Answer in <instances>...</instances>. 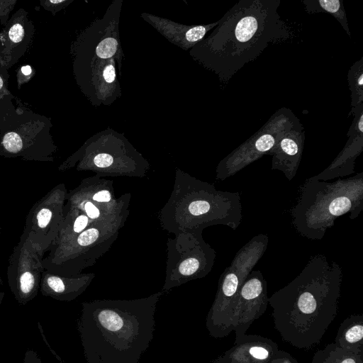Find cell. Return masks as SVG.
Masks as SVG:
<instances>
[{
	"label": "cell",
	"instance_id": "5bb4252c",
	"mask_svg": "<svg viewBox=\"0 0 363 363\" xmlns=\"http://www.w3.org/2000/svg\"><path fill=\"white\" fill-rule=\"evenodd\" d=\"M35 33L28 12L20 8L0 32V66L7 70L28 51Z\"/></svg>",
	"mask_w": 363,
	"mask_h": 363
},
{
	"label": "cell",
	"instance_id": "6da1fadb",
	"mask_svg": "<svg viewBox=\"0 0 363 363\" xmlns=\"http://www.w3.org/2000/svg\"><path fill=\"white\" fill-rule=\"evenodd\" d=\"M342 281L340 265L318 254L291 282L269 297L274 328L283 341L298 349L320 342L336 318Z\"/></svg>",
	"mask_w": 363,
	"mask_h": 363
},
{
	"label": "cell",
	"instance_id": "d6986e66",
	"mask_svg": "<svg viewBox=\"0 0 363 363\" xmlns=\"http://www.w3.org/2000/svg\"><path fill=\"white\" fill-rule=\"evenodd\" d=\"M334 343L343 350L363 354V315L346 318L338 328Z\"/></svg>",
	"mask_w": 363,
	"mask_h": 363
},
{
	"label": "cell",
	"instance_id": "2e32d148",
	"mask_svg": "<svg viewBox=\"0 0 363 363\" xmlns=\"http://www.w3.org/2000/svg\"><path fill=\"white\" fill-rule=\"evenodd\" d=\"M304 140V129L298 122L284 135L269 152L268 155L272 157L271 169L281 171L288 180L291 181L301 163Z\"/></svg>",
	"mask_w": 363,
	"mask_h": 363
},
{
	"label": "cell",
	"instance_id": "4dcf8cb0",
	"mask_svg": "<svg viewBox=\"0 0 363 363\" xmlns=\"http://www.w3.org/2000/svg\"><path fill=\"white\" fill-rule=\"evenodd\" d=\"M9 74L8 70L0 66V99L11 92L9 90Z\"/></svg>",
	"mask_w": 363,
	"mask_h": 363
},
{
	"label": "cell",
	"instance_id": "5b68a950",
	"mask_svg": "<svg viewBox=\"0 0 363 363\" xmlns=\"http://www.w3.org/2000/svg\"><path fill=\"white\" fill-rule=\"evenodd\" d=\"M363 208V172L333 182L307 179L291 210L293 225L303 237L321 240L339 217L356 218Z\"/></svg>",
	"mask_w": 363,
	"mask_h": 363
},
{
	"label": "cell",
	"instance_id": "484cf974",
	"mask_svg": "<svg viewBox=\"0 0 363 363\" xmlns=\"http://www.w3.org/2000/svg\"><path fill=\"white\" fill-rule=\"evenodd\" d=\"M35 74V70L30 65H23L19 67L16 72L17 88L21 89V86L28 83Z\"/></svg>",
	"mask_w": 363,
	"mask_h": 363
},
{
	"label": "cell",
	"instance_id": "d4e9b609",
	"mask_svg": "<svg viewBox=\"0 0 363 363\" xmlns=\"http://www.w3.org/2000/svg\"><path fill=\"white\" fill-rule=\"evenodd\" d=\"M218 24V21L207 26H197L189 29L186 33L189 42L195 43L201 40L206 32Z\"/></svg>",
	"mask_w": 363,
	"mask_h": 363
},
{
	"label": "cell",
	"instance_id": "ffe728a7",
	"mask_svg": "<svg viewBox=\"0 0 363 363\" xmlns=\"http://www.w3.org/2000/svg\"><path fill=\"white\" fill-rule=\"evenodd\" d=\"M91 223L92 221L81 211L65 205L64 218L52 246L75 237L86 230Z\"/></svg>",
	"mask_w": 363,
	"mask_h": 363
},
{
	"label": "cell",
	"instance_id": "f546056e",
	"mask_svg": "<svg viewBox=\"0 0 363 363\" xmlns=\"http://www.w3.org/2000/svg\"><path fill=\"white\" fill-rule=\"evenodd\" d=\"M268 363H300L289 352L279 350Z\"/></svg>",
	"mask_w": 363,
	"mask_h": 363
},
{
	"label": "cell",
	"instance_id": "603a6c76",
	"mask_svg": "<svg viewBox=\"0 0 363 363\" xmlns=\"http://www.w3.org/2000/svg\"><path fill=\"white\" fill-rule=\"evenodd\" d=\"M349 87L351 91L352 110L349 116L363 105V57L355 62L347 74Z\"/></svg>",
	"mask_w": 363,
	"mask_h": 363
},
{
	"label": "cell",
	"instance_id": "4fadbf2b",
	"mask_svg": "<svg viewBox=\"0 0 363 363\" xmlns=\"http://www.w3.org/2000/svg\"><path fill=\"white\" fill-rule=\"evenodd\" d=\"M269 304L267 284L260 270L252 269L242 284L235 303L233 326L235 340L246 334Z\"/></svg>",
	"mask_w": 363,
	"mask_h": 363
},
{
	"label": "cell",
	"instance_id": "3957f363",
	"mask_svg": "<svg viewBox=\"0 0 363 363\" xmlns=\"http://www.w3.org/2000/svg\"><path fill=\"white\" fill-rule=\"evenodd\" d=\"M280 3V0H240L218 21L209 46L213 67L222 81L228 82L269 43L292 37L279 13Z\"/></svg>",
	"mask_w": 363,
	"mask_h": 363
},
{
	"label": "cell",
	"instance_id": "44dd1931",
	"mask_svg": "<svg viewBox=\"0 0 363 363\" xmlns=\"http://www.w3.org/2000/svg\"><path fill=\"white\" fill-rule=\"evenodd\" d=\"M311 363H363V354L343 350L332 342L318 350Z\"/></svg>",
	"mask_w": 363,
	"mask_h": 363
},
{
	"label": "cell",
	"instance_id": "ba28073f",
	"mask_svg": "<svg viewBox=\"0 0 363 363\" xmlns=\"http://www.w3.org/2000/svg\"><path fill=\"white\" fill-rule=\"evenodd\" d=\"M268 235L252 238L236 253L221 274L214 301L210 308L206 326L209 335L222 338L233 331V314L239 290L267 249Z\"/></svg>",
	"mask_w": 363,
	"mask_h": 363
},
{
	"label": "cell",
	"instance_id": "8992f818",
	"mask_svg": "<svg viewBox=\"0 0 363 363\" xmlns=\"http://www.w3.org/2000/svg\"><path fill=\"white\" fill-rule=\"evenodd\" d=\"M11 94L0 99V157L53 162L57 147L50 118L24 106Z\"/></svg>",
	"mask_w": 363,
	"mask_h": 363
},
{
	"label": "cell",
	"instance_id": "d590c367",
	"mask_svg": "<svg viewBox=\"0 0 363 363\" xmlns=\"http://www.w3.org/2000/svg\"><path fill=\"white\" fill-rule=\"evenodd\" d=\"M4 296H5V293L4 291H0V307H1V303L3 301V299L4 298Z\"/></svg>",
	"mask_w": 363,
	"mask_h": 363
},
{
	"label": "cell",
	"instance_id": "4316f807",
	"mask_svg": "<svg viewBox=\"0 0 363 363\" xmlns=\"http://www.w3.org/2000/svg\"><path fill=\"white\" fill-rule=\"evenodd\" d=\"M16 0H0V23L6 26L10 17L9 14L14 9Z\"/></svg>",
	"mask_w": 363,
	"mask_h": 363
},
{
	"label": "cell",
	"instance_id": "9c48e42d",
	"mask_svg": "<svg viewBox=\"0 0 363 363\" xmlns=\"http://www.w3.org/2000/svg\"><path fill=\"white\" fill-rule=\"evenodd\" d=\"M216 252L203 238L202 232L175 235L167 242V260L163 294L187 281L206 277L211 271Z\"/></svg>",
	"mask_w": 363,
	"mask_h": 363
},
{
	"label": "cell",
	"instance_id": "1f68e13d",
	"mask_svg": "<svg viewBox=\"0 0 363 363\" xmlns=\"http://www.w3.org/2000/svg\"><path fill=\"white\" fill-rule=\"evenodd\" d=\"M22 363H43L36 352L28 349L24 354Z\"/></svg>",
	"mask_w": 363,
	"mask_h": 363
},
{
	"label": "cell",
	"instance_id": "8d00e7d4",
	"mask_svg": "<svg viewBox=\"0 0 363 363\" xmlns=\"http://www.w3.org/2000/svg\"><path fill=\"white\" fill-rule=\"evenodd\" d=\"M1 223H0V238H1ZM2 284H3V281H2V279L1 277V272H0V285H2Z\"/></svg>",
	"mask_w": 363,
	"mask_h": 363
},
{
	"label": "cell",
	"instance_id": "d6a6232c",
	"mask_svg": "<svg viewBox=\"0 0 363 363\" xmlns=\"http://www.w3.org/2000/svg\"><path fill=\"white\" fill-rule=\"evenodd\" d=\"M103 76L105 81L108 83H112L115 80L116 72L112 64H109L105 67Z\"/></svg>",
	"mask_w": 363,
	"mask_h": 363
},
{
	"label": "cell",
	"instance_id": "e0dca14e",
	"mask_svg": "<svg viewBox=\"0 0 363 363\" xmlns=\"http://www.w3.org/2000/svg\"><path fill=\"white\" fill-rule=\"evenodd\" d=\"M95 277L93 273L76 276L54 274L44 269L42 274L40 291L44 296L60 301H72L82 294Z\"/></svg>",
	"mask_w": 363,
	"mask_h": 363
},
{
	"label": "cell",
	"instance_id": "30bf717a",
	"mask_svg": "<svg viewBox=\"0 0 363 363\" xmlns=\"http://www.w3.org/2000/svg\"><path fill=\"white\" fill-rule=\"evenodd\" d=\"M299 119L288 108L277 110L254 135L223 158L216 168V178L223 181L269 155L276 143Z\"/></svg>",
	"mask_w": 363,
	"mask_h": 363
},
{
	"label": "cell",
	"instance_id": "52a82bcc",
	"mask_svg": "<svg viewBox=\"0 0 363 363\" xmlns=\"http://www.w3.org/2000/svg\"><path fill=\"white\" fill-rule=\"evenodd\" d=\"M128 216V210L92 222L75 237L52 246L43 257L45 269L59 275L76 276L95 264L117 239Z\"/></svg>",
	"mask_w": 363,
	"mask_h": 363
},
{
	"label": "cell",
	"instance_id": "9a60e30c",
	"mask_svg": "<svg viewBox=\"0 0 363 363\" xmlns=\"http://www.w3.org/2000/svg\"><path fill=\"white\" fill-rule=\"evenodd\" d=\"M354 118L347 133L349 139L340 154L333 162L318 175V180L326 181L354 173L356 158L363 150V105L355 110Z\"/></svg>",
	"mask_w": 363,
	"mask_h": 363
},
{
	"label": "cell",
	"instance_id": "ac0fdd59",
	"mask_svg": "<svg viewBox=\"0 0 363 363\" xmlns=\"http://www.w3.org/2000/svg\"><path fill=\"white\" fill-rule=\"evenodd\" d=\"M278 350V345L272 340L245 334L225 353L231 363H268Z\"/></svg>",
	"mask_w": 363,
	"mask_h": 363
},
{
	"label": "cell",
	"instance_id": "f1b7e54d",
	"mask_svg": "<svg viewBox=\"0 0 363 363\" xmlns=\"http://www.w3.org/2000/svg\"><path fill=\"white\" fill-rule=\"evenodd\" d=\"M68 3L66 0H41L40 6L46 11H50L53 16Z\"/></svg>",
	"mask_w": 363,
	"mask_h": 363
},
{
	"label": "cell",
	"instance_id": "e575fe53",
	"mask_svg": "<svg viewBox=\"0 0 363 363\" xmlns=\"http://www.w3.org/2000/svg\"><path fill=\"white\" fill-rule=\"evenodd\" d=\"M211 363H231L229 358L224 352L223 354L215 359Z\"/></svg>",
	"mask_w": 363,
	"mask_h": 363
},
{
	"label": "cell",
	"instance_id": "277c9868",
	"mask_svg": "<svg viewBox=\"0 0 363 363\" xmlns=\"http://www.w3.org/2000/svg\"><path fill=\"white\" fill-rule=\"evenodd\" d=\"M160 218L163 228L174 235L202 232L215 225L236 230L242 218L240 194L218 190L189 175H177Z\"/></svg>",
	"mask_w": 363,
	"mask_h": 363
},
{
	"label": "cell",
	"instance_id": "7402d4cb",
	"mask_svg": "<svg viewBox=\"0 0 363 363\" xmlns=\"http://www.w3.org/2000/svg\"><path fill=\"white\" fill-rule=\"evenodd\" d=\"M302 3L308 13L323 12L331 14L350 36L346 12L342 0H303Z\"/></svg>",
	"mask_w": 363,
	"mask_h": 363
},
{
	"label": "cell",
	"instance_id": "7a4b0ae2",
	"mask_svg": "<svg viewBox=\"0 0 363 363\" xmlns=\"http://www.w3.org/2000/svg\"><path fill=\"white\" fill-rule=\"evenodd\" d=\"M162 294L83 302L77 329L86 363H138L153 339Z\"/></svg>",
	"mask_w": 363,
	"mask_h": 363
},
{
	"label": "cell",
	"instance_id": "83f0119b",
	"mask_svg": "<svg viewBox=\"0 0 363 363\" xmlns=\"http://www.w3.org/2000/svg\"><path fill=\"white\" fill-rule=\"evenodd\" d=\"M113 162V156L107 153L97 154L93 159L94 166L101 169L111 167Z\"/></svg>",
	"mask_w": 363,
	"mask_h": 363
},
{
	"label": "cell",
	"instance_id": "8fae6325",
	"mask_svg": "<svg viewBox=\"0 0 363 363\" xmlns=\"http://www.w3.org/2000/svg\"><path fill=\"white\" fill-rule=\"evenodd\" d=\"M45 253L23 233L9 258L7 279L16 301L26 305L36 297L45 268Z\"/></svg>",
	"mask_w": 363,
	"mask_h": 363
},
{
	"label": "cell",
	"instance_id": "cb8c5ba5",
	"mask_svg": "<svg viewBox=\"0 0 363 363\" xmlns=\"http://www.w3.org/2000/svg\"><path fill=\"white\" fill-rule=\"evenodd\" d=\"M117 40L113 38H106L96 47V52L101 58L112 57L117 50Z\"/></svg>",
	"mask_w": 363,
	"mask_h": 363
},
{
	"label": "cell",
	"instance_id": "836d02e7",
	"mask_svg": "<svg viewBox=\"0 0 363 363\" xmlns=\"http://www.w3.org/2000/svg\"><path fill=\"white\" fill-rule=\"evenodd\" d=\"M38 329H39V331L41 334V336L43 337V342L45 343V345H47L48 348L49 349V350L50 351V352L54 355V357L57 359L58 362L59 363H67L66 362H65L57 354V352L51 347V346L50 345V344L48 343L46 337H45V335L44 334V332H43V328L41 326V325L40 324L39 322H38Z\"/></svg>",
	"mask_w": 363,
	"mask_h": 363
},
{
	"label": "cell",
	"instance_id": "7c38bea8",
	"mask_svg": "<svg viewBox=\"0 0 363 363\" xmlns=\"http://www.w3.org/2000/svg\"><path fill=\"white\" fill-rule=\"evenodd\" d=\"M67 194L65 185L57 184L39 199L26 216L22 233L45 254L58 234Z\"/></svg>",
	"mask_w": 363,
	"mask_h": 363
}]
</instances>
